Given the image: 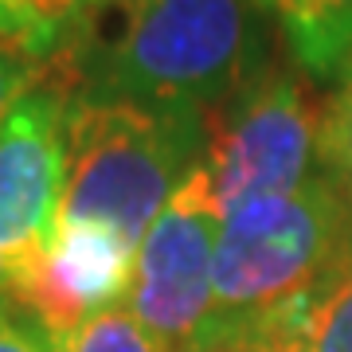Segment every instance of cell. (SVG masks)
<instances>
[{
  "label": "cell",
  "instance_id": "1",
  "mask_svg": "<svg viewBox=\"0 0 352 352\" xmlns=\"http://www.w3.org/2000/svg\"><path fill=\"white\" fill-rule=\"evenodd\" d=\"M113 36L78 32L43 75L71 98L215 113L258 71L254 0H102Z\"/></svg>",
  "mask_w": 352,
  "mask_h": 352
},
{
  "label": "cell",
  "instance_id": "2",
  "mask_svg": "<svg viewBox=\"0 0 352 352\" xmlns=\"http://www.w3.org/2000/svg\"><path fill=\"white\" fill-rule=\"evenodd\" d=\"M208 149V113L138 102H67V184L55 223H106L141 247Z\"/></svg>",
  "mask_w": 352,
  "mask_h": 352
},
{
  "label": "cell",
  "instance_id": "3",
  "mask_svg": "<svg viewBox=\"0 0 352 352\" xmlns=\"http://www.w3.org/2000/svg\"><path fill=\"white\" fill-rule=\"evenodd\" d=\"M349 254V215L325 176L227 212L215 239L212 340L302 309Z\"/></svg>",
  "mask_w": 352,
  "mask_h": 352
},
{
  "label": "cell",
  "instance_id": "4",
  "mask_svg": "<svg viewBox=\"0 0 352 352\" xmlns=\"http://www.w3.org/2000/svg\"><path fill=\"white\" fill-rule=\"evenodd\" d=\"M321 118L294 71H258L208 122L204 173L212 180L219 215L243 204L286 196L309 184L321 157Z\"/></svg>",
  "mask_w": 352,
  "mask_h": 352
},
{
  "label": "cell",
  "instance_id": "5",
  "mask_svg": "<svg viewBox=\"0 0 352 352\" xmlns=\"http://www.w3.org/2000/svg\"><path fill=\"white\" fill-rule=\"evenodd\" d=\"M219 223L223 215L200 161L138 247L126 309L173 352H204L212 340Z\"/></svg>",
  "mask_w": 352,
  "mask_h": 352
},
{
  "label": "cell",
  "instance_id": "6",
  "mask_svg": "<svg viewBox=\"0 0 352 352\" xmlns=\"http://www.w3.org/2000/svg\"><path fill=\"white\" fill-rule=\"evenodd\" d=\"M138 247L106 223H55L39 251L8 266V298L59 340L129 298Z\"/></svg>",
  "mask_w": 352,
  "mask_h": 352
},
{
  "label": "cell",
  "instance_id": "7",
  "mask_svg": "<svg viewBox=\"0 0 352 352\" xmlns=\"http://www.w3.org/2000/svg\"><path fill=\"white\" fill-rule=\"evenodd\" d=\"M67 94L39 78L0 126V266L39 251L55 231L67 184Z\"/></svg>",
  "mask_w": 352,
  "mask_h": 352
},
{
  "label": "cell",
  "instance_id": "8",
  "mask_svg": "<svg viewBox=\"0 0 352 352\" xmlns=\"http://www.w3.org/2000/svg\"><path fill=\"white\" fill-rule=\"evenodd\" d=\"M282 20L289 51L309 75L337 78L352 67V0H254Z\"/></svg>",
  "mask_w": 352,
  "mask_h": 352
},
{
  "label": "cell",
  "instance_id": "9",
  "mask_svg": "<svg viewBox=\"0 0 352 352\" xmlns=\"http://www.w3.org/2000/svg\"><path fill=\"white\" fill-rule=\"evenodd\" d=\"M298 333L314 352H352V254L298 309Z\"/></svg>",
  "mask_w": 352,
  "mask_h": 352
},
{
  "label": "cell",
  "instance_id": "10",
  "mask_svg": "<svg viewBox=\"0 0 352 352\" xmlns=\"http://www.w3.org/2000/svg\"><path fill=\"white\" fill-rule=\"evenodd\" d=\"M340 78L344 82L329 98L325 118H321V157H317V173L333 184L340 208L349 215V231H352V67Z\"/></svg>",
  "mask_w": 352,
  "mask_h": 352
},
{
  "label": "cell",
  "instance_id": "11",
  "mask_svg": "<svg viewBox=\"0 0 352 352\" xmlns=\"http://www.w3.org/2000/svg\"><path fill=\"white\" fill-rule=\"evenodd\" d=\"M55 352H173L153 329H145L138 317L110 305L102 314L87 317L82 325L55 340Z\"/></svg>",
  "mask_w": 352,
  "mask_h": 352
},
{
  "label": "cell",
  "instance_id": "12",
  "mask_svg": "<svg viewBox=\"0 0 352 352\" xmlns=\"http://www.w3.org/2000/svg\"><path fill=\"white\" fill-rule=\"evenodd\" d=\"M94 0H8L16 28H20V51L47 63L90 12Z\"/></svg>",
  "mask_w": 352,
  "mask_h": 352
},
{
  "label": "cell",
  "instance_id": "13",
  "mask_svg": "<svg viewBox=\"0 0 352 352\" xmlns=\"http://www.w3.org/2000/svg\"><path fill=\"white\" fill-rule=\"evenodd\" d=\"M43 71H47L43 59L12 47V43H0V126H4V118L12 113L16 102L43 78Z\"/></svg>",
  "mask_w": 352,
  "mask_h": 352
},
{
  "label": "cell",
  "instance_id": "14",
  "mask_svg": "<svg viewBox=\"0 0 352 352\" xmlns=\"http://www.w3.org/2000/svg\"><path fill=\"white\" fill-rule=\"evenodd\" d=\"M0 352H55V340L16 302H0Z\"/></svg>",
  "mask_w": 352,
  "mask_h": 352
},
{
  "label": "cell",
  "instance_id": "15",
  "mask_svg": "<svg viewBox=\"0 0 352 352\" xmlns=\"http://www.w3.org/2000/svg\"><path fill=\"white\" fill-rule=\"evenodd\" d=\"M254 329H258V337H263V352H314L305 344V337L298 333L294 314H282V317L266 321V325H254Z\"/></svg>",
  "mask_w": 352,
  "mask_h": 352
},
{
  "label": "cell",
  "instance_id": "16",
  "mask_svg": "<svg viewBox=\"0 0 352 352\" xmlns=\"http://www.w3.org/2000/svg\"><path fill=\"white\" fill-rule=\"evenodd\" d=\"M204 352H263V337H258V329H243V333H227V337L212 340Z\"/></svg>",
  "mask_w": 352,
  "mask_h": 352
},
{
  "label": "cell",
  "instance_id": "17",
  "mask_svg": "<svg viewBox=\"0 0 352 352\" xmlns=\"http://www.w3.org/2000/svg\"><path fill=\"white\" fill-rule=\"evenodd\" d=\"M0 43H12V47H20V28H16L12 12H8V0H0Z\"/></svg>",
  "mask_w": 352,
  "mask_h": 352
},
{
  "label": "cell",
  "instance_id": "18",
  "mask_svg": "<svg viewBox=\"0 0 352 352\" xmlns=\"http://www.w3.org/2000/svg\"><path fill=\"white\" fill-rule=\"evenodd\" d=\"M8 298V266H0V302Z\"/></svg>",
  "mask_w": 352,
  "mask_h": 352
},
{
  "label": "cell",
  "instance_id": "19",
  "mask_svg": "<svg viewBox=\"0 0 352 352\" xmlns=\"http://www.w3.org/2000/svg\"><path fill=\"white\" fill-rule=\"evenodd\" d=\"M94 4H102V0H94ZM94 4H90V8H94Z\"/></svg>",
  "mask_w": 352,
  "mask_h": 352
}]
</instances>
